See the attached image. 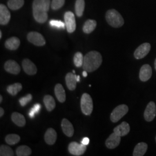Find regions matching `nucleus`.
<instances>
[{"instance_id": "nucleus-31", "label": "nucleus", "mask_w": 156, "mask_h": 156, "mask_svg": "<svg viewBox=\"0 0 156 156\" xmlns=\"http://www.w3.org/2000/svg\"><path fill=\"white\" fill-rule=\"evenodd\" d=\"M84 62V57L82 53L76 52L73 57V62L76 67L83 66Z\"/></svg>"}, {"instance_id": "nucleus-7", "label": "nucleus", "mask_w": 156, "mask_h": 156, "mask_svg": "<svg viewBox=\"0 0 156 156\" xmlns=\"http://www.w3.org/2000/svg\"><path fill=\"white\" fill-rule=\"evenodd\" d=\"M64 20L67 31L73 33L76 29V21L75 15L72 12L68 11L64 14Z\"/></svg>"}, {"instance_id": "nucleus-28", "label": "nucleus", "mask_w": 156, "mask_h": 156, "mask_svg": "<svg viewBox=\"0 0 156 156\" xmlns=\"http://www.w3.org/2000/svg\"><path fill=\"white\" fill-rule=\"evenodd\" d=\"M24 4V0H9L8 6L12 10H18L22 7Z\"/></svg>"}, {"instance_id": "nucleus-11", "label": "nucleus", "mask_w": 156, "mask_h": 156, "mask_svg": "<svg viewBox=\"0 0 156 156\" xmlns=\"http://www.w3.org/2000/svg\"><path fill=\"white\" fill-rule=\"evenodd\" d=\"M4 69L6 72L13 75H18L20 72V67L16 62L9 60L6 62Z\"/></svg>"}, {"instance_id": "nucleus-19", "label": "nucleus", "mask_w": 156, "mask_h": 156, "mask_svg": "<svg viewBox=\"0 0 156 156\" xmlns=\"http://www.w3.org/2000/svg\"><path fill=\"white\" fill-rule=\"evenodd\" d=\"M76 75L73 73H68L66 76V82L67 84V87L69 90L73 91L76 87Z\"/></svg>"}, {"instance_id": "nucleus-46", "label": "nucleus", "mask_w": 156, "mask_h": 156, "mask_svg": "<svg viewBox=\"0 0 156 156\" xmlns=\"http://www.w3.org/2000/svg\"><path fill=\"white\" fill-rule=\"evenodd\" d=\"M155 140H156V138H155Z\"/></svg>"}, {"instance_id": "nucleus-32", "label": "nucleus", "mask_w": 156, "mask_h": 156, "mask_svg": "<svg viewBox=\"0 0 156 156\" xmlns=\"http://www.w3.org/2000/svg\"><path fill=\"white\" fill-rule=\"evenodd\" d=\"M0 156H14V154L10 147L6 145H1L0 146Z\"/></svg>"}, {"instance_id": "nucleus-43", "label": "nucleus", "mask_w": 156, "mask_h": 156, "mask_svg": "<svg viewBox=\"0 0 156 156\" xmlns=\"http://www.w3.org/2000/svg\"><path fill=\"white\" fill-rule=\"evenodd\" d=\"M2 38V31H0V39Z\"/></svg>"}, {"instance_id": "nucleus-20", "label": "nucleus", "mask_w": 156, "mask_h": 156, "mask_svg": "<svg viewBox=\"0 0 156 156\" xmlns=\"http://www.w3.org/2000/svg\"><path fill=\"white\" fill-rule=\"evenodd\" d=\"M20 45V39L16 37H12L7 39L5 43L6 48L11 50H16Z\"/></svg>"}, {"instance_id": "nucleus-44", "label": "nucleus", "mask_w": 156, "mask_h": 156, "mask_svg": "<svg viewBox=\"0 0 156 156\" xmlns=\"http://www.w3.org/2000/svg\"><path fill=\"white\" fill-rule=\"evenodd\" d=\"M154 67H155V69H156V60H155V62H154Z\"/></svg>"}, {"instance_id": "nucleus-17", "label": "nucleus", "mask_w": 156, "mask_h": 156, "mask_svg": "<svg viewBox=\"0 0 156 156\" xmlns=\"http://www.w3.org/2000/svg\"><path fill=\"white\" fill-rule=\"evenodd\" d=\"M62 128L63 133L68 137H71L74 134V129L72 123L67 119H63L62 122Z\"/></svg>"}, {"instance_id": "nucleus-41", "label": "nucleus", "mask_w": 156, "mask_h": 156, "mask_svg": "<svg viewBox=\"0 0 156 156\" xmlns=\"http://www.w3.org/2000/svg\"><path fill=\"white\" fill-rule=\"evenodd\" d=\"M76 80H77V82H80V76H76Z\"/></svg>"}, {"instance_id": "nucleus-45", "label": "nucleus", "mask_w": 156, "mask_h": 156, "mask_svg": "<svg viewBox=\"0 0 156 156\" xmlns=\"http://www.w3.org/2000/svg\"><path fill=\"white\" fill-rule=\"evenodd\" d=\"M75 73V71L73 70V73Z\"/></svg>"}, {"instance_id": "nucleus-26", "label": "nucleus", "mask_w": 156, "mask_h": 156, "mask_svg": "<svg viewBox=\"0 0 156 156\" xmlns=\"http://www.w3.org/2000/svg\"><path fill=\"white\" fill-rule=\"evenodd\" d=\"M22 89V85L20 83H16L9 85L7 87L6 90L9 94L12 95H16Z\"/></svg>"}, {"instance_id": "nucleus-4", "label": "nucleus", "mask_w": 156, "mask_h": 156, "mask_svg": "<svg viewBox=\"0 0 156 156\" xmlns=\"http://www.w3.org/2000/svg\"><path fill=\"white\" fill-rule=\"evenodd\" d=\"M80 107L83 113L89 116L93 110V102L91 96L87 93L82 95L80 100Z\"/></svg>"}, {"instance_id": "nucleus-29", "label": "nucleus", "mask_w": 156, "mask_h": 156, "mask_svg": "<svg viewBox=\"0 0 156 156\" xmlns=\"http://www.w3.org/2000/svg\"><path fill=\"white\" fill-rule=\"evenodd\" d=\"M85 8L84 0H76L75 3V12L77 16H82Z\"/></svg>"}, {"instance_id": "nucleus-16", "label": "nucleus", "mask_w": 156, "mask_h": 156, "mask_svg": "<svg viewBox=\"0 0 156 156\" xmlns=\"http://www.w3.org/2000/svg\"><path fill=\"white\" fill-rule=\"evenodd\" d=\"M130 126L126 122H123L120 125L114 128L113 132L120 136H124L129 133Z\"/></svg>"}, {"instance_id": "nucleus-42", "label": "nucleus", "mask_w": 156, "mask_h": 156, "mask_svg": "<svg viewBox=\"0 0 156 156\" xmlns=\"http://www.w3.org/2000/svg\"><path fill=\"white\" fill-rule=\"evenodd\" d=\"M2 95H0V102H2Z\"/></svg>"}, {"instance_id": "nucleus-38", "label": "nucleus", "mask_w": 156, "mask_h": 156, "mask_svg": "<svg viewBox=\"0 0 156 156\" xmlns=\"http://www.w3.org/2000/svg\"><path fill=\"white\" fill-rule=\"evenodd\" d=\"M89 138H87V137H84V138H83L82 139V141H81V144H83V145H86V146L89 145Z\"/></svg>"}, {"instance_id": "nucleus-23", "label": "nucleus", "mask_w": 156, "mask_h": 156, "mask_svg": "<svg viewBox=\"0 0 156 156\" xmlns=\"http://www.w3.org/2000/svg\"><path fill=\"white\" fill-rule=\"evenodd\" d=\"M147 145L145 142H140L135 146L133 151L134 156H143L147 150Z\"/></svg>"}, {"instance_id": "nucleus-22", "label": "nucleus", "mask_w": 156, "mask_h": 156, "mask_svg": "<svg viewBox=\"0 0 156 156\" xmlns=\"http://www.w3.org/2000/svg\"><path fill=\"white\" fill-rule=\"evenodd\" d=\"M11 119L12 122L19 127H23L26 125V122L24 116L18 112H13L12 114Z\"/></svg>"}, {"instance_id": "nucleus-12", "label": "nucleus", "mask_w": 156, "mask_h": 156, "mask_svg": "<svg viewBox=\"0 0 156 156\" xmlns=\"http://www.w3.org/2000/svg\"><path fill=\"white\" fill-rule=\"evenodd\" d=\"M121 141V136L115 133L111 134L105 142L106 147L109 149H113L119 145Z\"/></svg>"}, {"instance_id": "nucleus-10", "label": "nucleus", "mask_w": 156, "mask_h": 156, "mask_svg": "<svg viewBox=\"0 0 156 156\" xmlns=\"http://www.w3.org/2000/svg\"><path fill=\"white\" fill-rule=\"evenodd\" d=\"M156 116V106L153 101H151L146 106L144 112V118L146 122H150Z\"/></svg>"}, {"instance_id": "nucleus-14", "label": "nucleus", "mask_w": 156, "mask_h": 156, "mask_svg": "<svg viewBox=\"0 0 156 156\" xmlns=\"http://www.w3.org/2000/svg\"><path fill=\"white\" fill-rule=\"evenodd\" d=\"M152 75V68L149 64H144L140 68V80L142 82L149 80Z\"/></svg>"}, {"instance_id": "nucleus-27", "label": "nucleus", "mask_w": 156, "mask_h": 156, "mask_svg": "<svg viewBox=\"0 0 156 156\" xmlns=\"http://www.w3.org/2000/svg\"><path fill=\"white\" fill-rule=\"evenodd\" d=\"M16 153L17 156H28L31 155L32 151L27 146L23 145L17 148Z\"/></svg>"}, {"instance_id": "nucleus-39", "label": "nucleus", "mask_w": 156, "mask_h": 156, "mask_svg": "<svg viewBox=\"0 0 156 156\" xmlns=\"http://www.w3.org/2000/svg\"><path fill=\"white\" fill-rule=\"evenodd\" d=\"M4 114V110L2 108H0V117H2Z\"/></svg>"}, {"instance_id": "nucleus-36", "label": "nucleus", "mask_w": 156, "mask_h": 156, "mask_svg": "<svg viewBox=\"0 0 156 156\" xmlns=\"http://www.w3.org/2000/svg\"><path fill=\"white\" fill-rule=\"evenodd\" d=\"M49 24L51 26L58 28H64L66 26V23L62 22V21L56 20H51Z\"/></svg>"}, {"instance_id": "nucleus-30", "label": "nucleus", "mask_w": 156, "mask_h": 156, "mask_svg": "<svg viewBox=\"0 0 156 156\" xmlns=\"http://www.w3.org/2000/svg\"><path fill=\"white\" fill-rule=\"evenodd\" d=\"M20 140V137L17 134H9L5 137V141L7 144L10 145H16Z\"/></svg>"}, {"instance_id": "nucleus-13", "label": "nucleus", "mask_w": 156, "mask_h": 156, "mask_svg": "<svg viewBox=\"0 0 156 156\" xmlns=\"http://www.w3.org/2000/svg\"><path fill=\"white\" fill-rule=\"evenodd\" d=\"M22 67L25 73L29 75H34L37 73L36 66L29 59H24L22 62Z\"/></svg>"}, {"instance_id": "nucleus-8", "label": "nucleus", "mask_w": 156, "mask_h": 156, "mask_svg": "<svg viewBox=\"0 0 156 156\" xmlns=\"http://www.w3.org/2000/svg\"><path fill=\"white\" fill-rule=\"evenodd\" d=\"M86 151V146L82 144H79L76 142H73L68 146L69 152L73 156L83 155Z\"/></svg>"}, {"instance_id": "nucleus-15", "label": "nucleus", "mask_w": 156, "mask_h": 156, "mask_svg": "<svg viewBox=\"0 0 156 156\" xmlns=\"http://www.w3.org/2000/svg\"><path fill=\"white\" fill-rule=\"evenodd\" d=\"M11 19V13L4 4L0 5V24H7Z\"/></svg>"}, {"instance_id": "nucleus-40", "label": "nucleus", "mask_w": 156, "mask_h": 156, "mask_svg": "<svg viewBox=\"0 0 156 156\" xmlns=\"http://www.w3.org/2000/svg\"><path fill=\"white\" fill-rule=\"evenodd\" d=\"M82 74H83V76L84 77H87V72L86 71L84 70Z\"/></svg>"}, {"instance_id": "nucleus-24", "label": "nucleus", "mask_w": 156, "mask_h": 156, "mask_svg": "<svg viewBox=\"0 0 156 156\" xmlns=\"http://www.w3.org/2000/svg\"><path fill=\"white\" fill-rule=\"evenodd\" d=\"M44 102L46 109L49 112L52 111L56 107V102L53 97L50 95H46L44 98Z\"/></svg>"}, {"instance_id": "nucleus-9", "label": "nucleus", "mask_w": 156, "mask_h": 156, "mask_svg": "<svg viewBox=\"0 0 156 156\" xmlns=\"http://www.w3.org/2000/svg\"><path fill=\"white\" fill-rule=\"evenodd\" d=\"M151 45L149 43H144L140 45L134 51V57L136 59L140 60L144 58L149 53Z\"/></svg>"}, {"instance_id": "nucleus-3", "label": "nucleus", "mask_w": 156, "mask_h": 156, "mask_svg": "<svg viewBox=\"0 0 156 156\" xmlns=\"http://www.w3.org/2000/svg\"><path fill=\"white\" fill-rule=\"evenodd\" d=\"M33 11L34 17L37 22L44 23L46 22L48 16L42 6V0H34Z\"/></svg>"}, {"instance_id": "nucleus-6", "label": "nucleus", "mask_w": 156, "mask_h": 156, "mask_svg": "<svg viewBox=\"0 0 156 156\" xmlns=\"http://www.w3.org/2000/svg\"><path fill=\"white\" fill-rule=\"evenodd\" d=\"M27 38L28 41L37 46H42L46 44L44 37L38 32H30L27 34Z\"/></svg>"}, {"instance_id": "nucleus-25", "label": "nucleus", "mask_w": 156, "mask_h": 156, "mask_svg": "<svg viewBox=\"0 0 156 156\" xmlns=\"http://www.w3.org/2000/svg\"><path fill=\"white\" fill-rule=\"evenodd\" d=\"M97 26V22L94 20H87L84 24L83 31L86 34H90L95 30Z\"/></svg>"}, {"instance_id": "nucleus-34", "label": "nucleus", "mask_w": 156, "mask_h": 156, "mask_svg": "<svg viewBox=\"0 0 156 156\" xmlns=\"http://www.w3.org/2000/svg\"><path fill=\"white\" fill-rule=\"evenodd\" d=\"M41 109V105L39 104H36L34 105L33 107L31 109L29 112V116L30 118H34L35 115L38 113Z\"/></svg>"}, {"instance_id": "nucleus-5", "label": "nucleus", "mask_w": 156, "mask_h": 156, "mask_svg": "<svg viewBox=\"0 0 156 156\" xmlns=\"http://www.w3.org/2000/svg\"><path fill=\"white\" fill-rule=\"evenodd\" d=\"M128 112V107L127 105L122 104L117 106L113 109L111 114V120L113 123H116L124 116H125Z\"/></svg>"}, {"instance_id": "nucleus-35", "label": "nucleus", "mask_w": 156, "mask_h": 156, "mask_svg": "<svg viewBox=\"0 0 156 156\" xmlns=\"http://www.w3.org/2000/svg\"><path fill=\"white\" fill-rule=\"evenodd\" d=\"M32 98H33L32 95L28 94L26 96L23 97H22L21 98H20L19 103H20L21 106H25L31 101L32 100Z\"/></svg>"}, {"instance_id": "nucleus-1", "label": "nucleus", "mask_w": 156, "mask_h": 156, "mask_svg": "<svg viewBox=\"0 0 156 156\" xmlns=\"http://www.w3.org/2000/svg\"><path fill=\"white\" fill-rule=\"evenodd\" d=\"M102 62V57L97 51H91L84 57L83 68L87 73H92L100 67Z\"/></svg>"}, {"instance_id": "nucleus-33", "label": "nucleus", "mask_w": 156, "mask_h": 156, "mask_svg": "<svg viewBox=\"0 0 156 156\" xmlns=\"http://www.w3.org/2000/svg\"><path fill=\"white\" fill-rule=\"evenodd\" d=\"M65 3V0H52L51 7L53 10H57L61 8Z\"/></svg>"}, {"instance_id": "nucleus-18", "label": "nucleus", "mask_w": 156, "mask_h": 156, "mask_svg": "<svg viewBox=\"0 0 156 156\" xmlns=\"http://www.w3.org/2000/svg\"><path fill=\"white\" fill-rule=\"evenodd\" d=\"M57 137V134L53 128H50L47 129L45 134V142L49 145H54L56 142Z\"/></svg>"}, {"instance_id": "nucleus-21", "label": "nucleus", "mask_w": 156, "mask_h": 156, "mask_svg": "<svg viewBox=\"0 0 156 156\" xmlns=\"http://www.w3.org/2000/svg\"><path fill=\"white\" fill-rule=\"evenodd\" d=\"M55 93L56 98L59 102L63 103L66 100V94L65 90L64 89L62 84L60 83L57 84L55 87Z\"/></svg>"}, {"instance_id": "nucleus-37", "label": "nucleus", "mask_w": 156, "mask_h": 156, "mask_svg": "<svg viewBox=\"0 0 156 156\" xmlns=\"http://www.w3.org/2000/svg\"><path fill=\"white\" fill-rule=\"evenodd\" d=\"M42 6L45 10V11H49L50 5V0H42Z\"/></svg>"}, {"instance_id": "nucleus-2", "label": "nucleus", "mask_w": 156, "mask_h": 156, "mask_svg": "<svg viewBox=\"0 0 156 156\" xmlns=\"http://www.w3.org/2000/svg\"><path fill=\"white\" fill-rule=\"evenodd\" d=\"M106 22L114 28H119L123 26L124 20L120 13L116 9H112L106 12Z\"/></svg>"}]
</instances>
